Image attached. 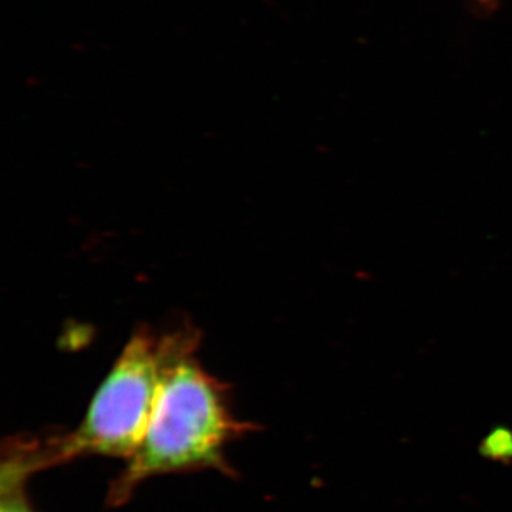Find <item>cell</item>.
<instances>
[{"mask_svg": "<svg viewBox=\"0 0 512 512\" xmlns=\"http://www.w3.org/2000/svg\"><path fill=\"white\" fill-rule=\"evenodd\" d=\"M249 430L229 409L227 387L194 353L181 357L168 370L146 433L110 485L107 503L126 504L138 485L163 474L211 468L229 476L225 448Z\"/></svg>", "mask_w": 512, "mask_h": 512, "instance_id": "obj_1", "label": "cell"}, {"mask_svg": "<svg viewBox=\"0 0 512 512\" xmlns=\"http://www.w3.org/2000/svg\"><path fill=\"white\" fill-rule=\"evenodd\" d=\"M197 346L194 329L167 335L151 330L134 333L79 426L72 433L39 443L45 467L84 456L126 461L146 433L168 370L181 357L195 353Z\"/></svg>", "mask_w": 512, "mask_h": 512, "instance_id": "obj_2", "label": "cell"}, {"mask_svg": "<svg viewBox=\"0 0 512 512\" xmlns=\"http://www.w3.org/2000/svg\"><path fill=\"white\" fill-rule=\"evenodd\" d=\"M481 453L490 458H512V431L497 429L488 434L481 446Z\"/></svg>", "mask_w": 512, "mask_h": 512, "instance_id": "obj_3", "label": "cell"}, {"mask_svg": "<svg viewBox=\"0 0 512 512\" xmlns=\"http://www.w3.org/2000/svg\"><path fill=\"white\" fill-rule=\"evenodd\" d=\"M483 2H487V0H483Z\"/></svg>", "mask_w": 512, "mask_h": 512, "instance_id": "obj_4", "label": "cell"}]
</instances>
